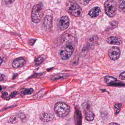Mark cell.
Listing matches in <instances>:
<instances>
[{
	"mask_svg": "<svg viewBox=\"0 0 125 125\" xmlns=\"http://www.w3.org/2000/svg\"><path fill=\"white\" fill-rule=\"evenodd\" d=\"M66 9L70 14L74 17H81L83 13L81 8L74 0H67Z\"/></svg>",
	"mask_w": 125,
	"mask_h": 125,
	"instance_id": "6da1fadb",
	"label": "cell"
},
{
	"mask_svg": "<svg viewBox=\"0 0 125 125\" xmlns=\"http://www.w3.org/2000/svg\"><path fill=\"white\" fill-rule=\"evenodd\" d=\"M83 109L84 111V116L86 120L91 122L94 118V115L90 109V106L89 104L85 103L82 105Z\"/></svg>",
	"mask_w": 125,
	"mask_h": 125,
	"instance_id": "52a82bcc",
	"label": "cell"
},
{
	"mask_svg": "<svg viewBox=\"0 0 125 125\" xmlns=\"http://www.w3.org/2000/svg\"><path fill=\"white\" fill-rule=\"evenodd\" d=\"M80 3L82 5H86L89 3L91 0H80Z\"/></svg>",
	"mask_w": 125,
	"mask_h": 125,
	"instance_id": "d6986e66",
	"label": "cell"
},
{
	"mask_svg": "<svg viewBox=\"0 0 125 125\" xmlns=\"http://www.w3.org/2000/svg\"><path fill=\"white\" fill-rule=\"evenodd\" d=\"M18 94V92L16 91H15V92H13V93H11L10 95V96L9 97L10 98H12L14 97H15L16 95Z\"/></svg>",
	"mask_w": 125,
	"mask_h": 125,
	"instance_id": "44dd1931",
	"label": "cell"
},
{
	"mask_svg": "<svg viewBox=\"0 0 125 125\" xmlns=\"http://www.w3.org/2000/svg\"><path fill=\"white\" fill-rule=\"evenodd\" d=\"M3 59L1 58H0V66L2 64V62H3Z\"/></svg>",
	"mask_w": 125,
	"mask_h": 125,
	"instance_id": "484cf974",
	"label": "cell"
},
{
	"mask_svg": "<svg viewBox=\"0 0 125 125\" xmlns=\"http://www.w3.org/2000/svg\"><path fill=\"white\" fill-rule=\"evenodd\" d=\"M109 125H120L117 123H109Z\"/></svg>",
	"mask_w": 125,
	"mask_h": 125,
	"instance_id": "d4e9b609",
	"label": "cell"
},
{
	"mask_svg": "<svg viewBox=\"0 0 125 125\" xmlns=\"http://www.w3.org/2000/svg\"><path fill=\"white\" fill-rule=\"evenodd\" d=\"M52 17L51 15H47L45 16L44 19L45 27L47 29L50 28L52 26Z\"/></svg>",
	"mask_w": 125,
	"mask_h": 125,
	"instance_id": "4fadbf2b",
	"label": "cell"
},
{
	"mask_svg": "<svg viewBox=\"0 0 125 125\" xmlns=\"http://www.w3.org/2000/svg\"><path fill=\"white\" fill-rule=\"evenodd\" d=\"M108 54L111 60L116 61L120 57L121 51L119 48L113 46L109 50Z\"/></svg>",
	"mask_w": 125,
	"mask_h": 125,
	"instance_id": "ba28073f",
	"label": "cell"
},
{
	"mask_svg": "<svg viewBox=\"0 0 125 125\" xmlns=\"http://www.w3.org/2000/svg\"><path fill=\"white\" fill-rule=\"evenodd\" d=\"M54 111L58 116L64 117L70 113V108L68 105L63 102H58L54 106Z\"/></svg>",
	"mask_w": 125,
	"mask_h": 125,
	"instance_id": "3957f363",
	"label": "cell"
},
{
	"mask_svg": "<svg viewBox=\"0 0 125 125\" xmlns=\"http://www.w3.org/2000/svg\"><path fill=\"white\" fill-rule=\"evenodd\" d=\"M104 80L106 83L111 86H125V83L118 81L116 78L113 76H106L104 78Z\"/></svg>",
	"mask_w": 125,
	"mask_h": 125,
	"instance_id": "8992f818",
	"label": "cell"
},
{
	"mask_svg": "<svg viewBox=\"0 0 125 125\" xmlns=\"http://www.w3.org/2000/svg\"><path fill=\"white\" fill-rule=\"evenodd\" d=\"M74 48L71 43H68L63 45L60 51V55L62 59L67 60L69 59L73 54Z\"/></svg>",
	"mask_w": 125,
	"mask_h": 125,
	"instance_id": "277c9868",
	"label": "cell"
},
{
	"mask_svg": "<svg viewBox=\"0 0 125 125\" xmlns=\"http://www.w3.org/2000/svg\"><path fill=\"white\" fill-rule=\"evenodd\" d=\"M120 110H117L116 111V114H119V112H120Z\"/></svg>",
	"mask_w": 125,
	"mask_h": 125,
	"instance_id": "4316f807",
	"label": "cell"
},
{
	"mask_svg": "<svg viewBox=\"0 0 125 125\" xmlns=\"http://www.w3.org/2000/svg\"><path fill=\"white\" fill-rule=\"evenodd\" d=\"M26 61L23 58H19L15 59L12 65L14 68H17L23 66L25 64Z\"/></svg>",
	"mask_w": 125,
	"mask_h": 125,
	"instance_id": "30bf717a",
	"label": "cell"
},
{
	"mask_svg": "<svg viewBox=\"0 0 125 125\" xmlns=\"http://www.w3.org/2000/svg\"><path fill=\"white\" fill-rule=\"evenodd\" d=\"M53 117L50 114L44 113L42 114L40 116V119L41 120L44 122H49L52 119Z\"/></svg>",
	"mask_w": 125,
	"mask_h": 125,
	"instance_id": "5bb4252c",
	"label": "cell"
},
{
	"mask_svg": "<svg viewBox=\"0 0 125 125\" xmlns=\"http://www.w3.org/2000/svg\"><path fill=\"white\" fill-rule=\"evenodd\" d=\"M118 25V22L116 21H112L110 22L109 26L107 27L106 30L107 31L113 30L116 27H117Z\"/></svg>",
	"mask_w": 125,
	"mask_h": 125,
	"instance_id": "9a60e30c",
	"label": "cell"
},
{
	"mask_svg": "<svg viewBox=\"0 0 125 125\" xmlns=\"http://www.w3.org/2000/svg\"><path fill=\"white\" fill-rule=\"evenodd\" d=\"M2 87H1V86L0 85V92H1V90H2Z\"/></svg>",
	"mask_w": 125,
	"mask_h": 125,
	"instance_id": "83f0119b",
	"label": "cell"
},
{
	"mask_svg": "<svg viewBox=\"0 0 125 125\" xmlns=\"http://www.w3.org/2000/svg\"><path fill=\"white\" fill-rule=\"evenodd\" d=\"M101 11L100 9L98 7H95L90 10L89 15L91 18H95L98 16Z\"/></svg>",
	"mask_w": 125,
	"mask_h": 125,
	"instance_id": "7c38bea8",
	"label": "cell"
},
{
	"mask_svg": "<svg viewBox=\"0 0 125 125\" xmlns=\"http://www.w3.org/2000/svg\"><path fill=\"white\" fill-rule=\"evenodd\" d=\"M106 42L107 43L110 44L120 45L122 44L121 39L117 37L114 36H112L108 37Z\"/></svg>",
	"mask_w": 125,
	"mask_h": 125,
	"instance_id": "8fae6325",
	"label": "cell"
},
{
	"mask_svg": "<svg viewBox=\"0 0 125 125\" xmlns=\"http://www.w3.org/2000/svg\"><path fill=\"white\" fill-rule=\"evenodd\" d=\"M59 27L61 30H65L67 29L70 25V20L67 16H63L61 18L59 21Z\"/></svg>",
	"mask_w": 125,
	"mask_h": 125,
	"instance_id": "9c48e42d",
	"label": "cell"
},
{
	"mask_svg": "<svg viewBox=\"0 0 125 125\" xmlns=\"http://www.w3.org/2000/svg\"><path fill=\"white\" fill-rule=\"evenodd\" d=\"M44 14V8L42 4L34 5L32 9L31 13V19L32 22L38 23L42 20Z\"/></svg>",
	"mask_w": 125,
	"mask_h": 125,
	"instance_id": "7a4b0ae2",
	"label": "cell"
},
{
	"mask_svg": "<svg viewBox=\"0 0 125 125\" xmlns=\"http://www.w3.org/2000/svg\"><path fill=\"white\" fill-rule=\"evenodd\" d=\"M116 4L120 9H124L125 8V2L124 0H117Z\"/></svg>",
	"mask_w": 125,
	"mask_h": 125,
	"instance_id": "2e32d148",
	"label": "cell"
},
{
	"mask_svg": "<svg viewBox=\"0 0 125 125\" xmlns=\"http://www.w3.org/2000/svg\"><path fill=\"white\" fill-rule=\"evenodd\" d=\"M34 90L32 88H30L29 89H26L22 92V93L23 95H30L33 92Z\"/></svg>",
	"mask_w": 125,
	"mask_h": 125,
	"instance_id": "ac0fdd59",
	"label": "cell"
},
{
	"mask_svg": "<svg viewBox=\"0 0 125 125\" xmlns=\"http://www.w3.org/2000/svg\"><path fill=\"white\" fill-rule=\"evenodd\" d=\"M121 107H122V104L120 103L117 104L115 105V108L120 109L121 108Z\"/></svg>",
	"mask_w": 125,
	"mask_h": 125,
	"instance_id": "603a6c76",
	"label": "cell"
},
{
	"mask_svg": "<svg viewBox=\"0 0 125 125\" xmlns=\"http://www.w3.org/2000/svg\"><path fill=\"white\" fill-rule=\"evenodd\" d=\"M45 60V58L42 56L37 57L35 60V63L36 65H40Z\"/></svg>",
	"mask_w": 125,
	"mask_h": 125,
	"instance_id": "e0dca14e",
	"label": "cell"
},
{
	"mask_svg": "<svg viewBox=\"0 0 125 125\" xmlns=\"http://www.w3.org/2000/svg\"><path fill=\"white\" fill-rule=\"evenodd\" d=\"M119 78L121 80L125 81V71L122 72L120 74Z\"/></svg>",
	"mask_w": 125,
	"mask_h": 125,
	"instance_id": "ffe728a7",
	"label": "cell"
},
{
	"mask_svg": "<svg viewBox=\"0 0 125 125\" xmlns=\"http://www.w3.org/2000/svg\"><path fill=\"white\" fill-rule=\"evenodd\" d=\"M15 0H4L5 3L7 4H10L12 3Z\"/></svg>",
	"mask_w": 125,
	"mask_h": 125,
	"instance_id": "7402d4cb",
	"label": "cell"
},
{
	"mask_svg": "<svg viewBox=\"0 0 125 125\" xmlns=\"http://www.w3.org/2000/svg\"><path fill=\"white\" fill-rule=\"evenodd\" d=\"M117 4L114 0H106L105 3V13L108 17H113L116 13Z\"/></svg>",
	"mask_w": 125,
	"mask_h": 125,
	"instance_id": "5b68a950",
	"label": "cell"
},
{
	"mask_svg": "<svg viewBox=\"0 0 125 125\" xmlns=\"http://www.w3.org/2000/svg\"><path fill=\"white\" fill-rule=\"evenodd\" d=\"M8 95V93L7 92H5L2 95V97L3 98H6Z\"/></svg>",
	"mask_w": 125,
	"mask_h": 125,
	"instance_id": "cb8c5ba5",
	"label": "cell"
}]
</instances>
